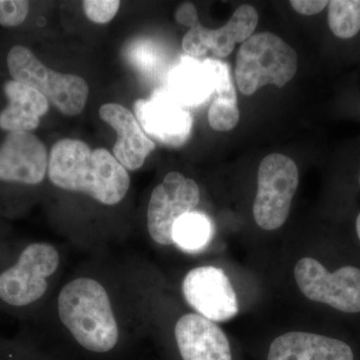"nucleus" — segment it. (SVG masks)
<instances>
[{"mask_svg": "<svg viewBox=\"0 0 360 360\" xmlns=\"http://www.w3.org/2000/svg\"><path fill=\"white\" fill-rule=\"evenodd\" d=\"M8 78L33 87L61 113L80 115L89 98V85L82 77L59 73L44 65L25 44H13L4 52Z\"/></svg>", "mask_w": 360, "mask_h": 360, "instance_id": "7ed1b4c3", "label": "nucleus"}, {"mask_svg": "<svg viewBox=\"0 0 360 360\" xmlns=\"http://www.w3.org/2000/svg\"><path fill=\"white\" fill-rule=\"evenodd\" d=\"M85 15L90 21L105 25L115 18L120 7L118 0H85L82 2Z\"/></svg>", "mask_w": 360, "mask_h": 360, "instance_id": "4be33fe9", "label": "nucleus"}, {"mask_svg": "<svg viewBox=\"0 0 360 360\" xmlns=\"http://www.w3.org/2000/svg\"><path fill=\"white\" fill-rule=\"evenodd\" d=\"M27 0H0V26L8 30L25 25L30 13Z\"/></svg>", "mask_w": 360, "mask_h": 360, "instance_id": "412c9836", "label": "nucleus"}, {"mask_svg": "<svg viewBox=\"0 0 360 360\" xmlns=\"http://www.w3.org/2000/svg\"><path fill=\"white\" fill-rule=\"evenodd\" d=\"M205 60L214 75L217 94L208 110V122L215 131H229L238 124L240 118L231 70L226 63L219 59L206 58Z\"/></svg>", "mask_w": 360, "mask_h": 360, "instance_id": "a211bd4d", "label": "nucleus"}, {"mask_svg": "<svg viewBox=\"0 0 360 360\" xmlns=\"http://www.w3.org/2000/svg\"><path fill=\"white\" fill-rule=\"evenodd\" d=\"M59 319L85 349L110 352L120 338L110 296L98 281L79 277L66 284L58 296Z\"/></svg>", "mask_w": 360, "mask_h": 360, "instance_id": "f03ea898", "label": "nucleus"}, {"mask_svg": "<svg viewBox=\"0 0 360 360\" xmlns=\"http://www.w3.org/2000/svg\"><path fill=\"white\" fill-rule=\"evenodd\" d=\"M297 70V53L276 34L257 33L241 44L234 77L241 94L252 96L266 84L283 87Z\"/></svg>", "mask_w": 360, "mask_h": 360, "instance_id": "20e7f679", "label": "nucleus"}, {"mask_svg": "<svg viewBox=\"0 0 360 360\" xmlns=\"http://www.w3.org/2000/svg\"><path fill=\"white\" fill-rule=\"evenodd\" d=\"M175 340L184 360H232L231 345L217 323L187 314L175 324Z\"/></svg>", "mask_w": 360, "mask_h": 360, "instance_id": "ddd939ff", "label": "nucleus"}, {"mask_svg": "<svg viewBox=\"0 0 360 360\" xmlns=\"http://www.w3.org/2000/svg\"><path fill=\"white\" fill-rule=\"evenodd\" d=\"M59 262L58 251L51 243L25 245L11 264L0 269V303L8 309H25L39 302Z\"/></svg>", "mask_w": 360, "mask_h": 360, "instance_id": "39448f33", "label": "nucleus"}, {"mask_svg": "<svg viewBox=\"0 0 360 360\" xmlns=\"http://www.w3.org/2000/svg\"><path fill=\"white\" fill-rule=\"evenodd\" d=\"M49 155L33 132H6L0 141V189L28 188L44 182Z\"/></svg>", "mask_w": 360, "mask_h": 360, "instance_id": "9d476101", "label": "nucleus"}, {"mask_svg": "<svg viewBox=\"0 0 360 360\" xmlns=\"http://www.w3.org/2000/svg\"><path fill=\"white\" fill-rule=\"evenodd\" d=\"M300 182L297 165L290 156H265L257 172L253 217L260 229L276 231L285 224Z\"/></svg>", "mask_w": 360, "mask_h": 360, "instance_id": "0eeeda50", "label": "nucleus"}, {"mask_svg": "<svg viewBox=\"0 0 360 360\" xmlns=\"http://www.w3.org/2000/svg\"><path fill=\"white\" fill-rule=\"evenodd\" d=\"M295 276L300 291L309 300L326 303L347 314L360 312V269L343 266L335 272L311 257L302 258L295 265Z\"/></svg>", "mask_w": 360, "mask_h": 360, "instance_id": "6e6552de", "label": "nucleus"}, {"mask_svg": "<svg viewBox=\"0 0 360 360\" xmlns=\"http://www.w3.org/2000/svg\"><path fill=\"white\" fill-rule=\"evenodd\" d=\"M101 120L112 127L117 139L112 153L116 160L129 170L139 169L155 148L131 111L117 103H106L99 110Z\"/></svg>", "mask_w": 360, "mask_h": 360, "instance_id": "4468645a", "label": "nucleus"}, {"mask_svg": "<svg viewBox=\"0 0 360 360\" xmlns=\"http://www.w3.org/2000/svg\"><path fill=\"white\" fill-rule=\"evenodd\" d=\"M134 113L149 139L165 146H182L193 131L191 112L167 89H156L149 98L139 99L134 103Z\"/></svg>", "mask_w": 360, "mask_h": 360, "instance_id": "f8f14e48", "label": "nucleus"}, {"mask_svg": "<svg viewBox=\"0 0 360 360\" xmlns=\"http://www.w3.org/2000/svg\"><path fill=\"white\" fill-rule=\"evenodd\" d=\"M174 18L177 23L189 27L182 39V49L194 58L205 56L208 51L215 58H227L236 44L250 39L258 23L257 9L248 4L239 6L229 22L219 30H208L201 25L198 11L191 2L180 4Z\"/></svg>", "mask_w": 360, "mask_h": 360, "instance_id": "423d86ee", "label": "nucleus"}, {"mask_svg": "<svg viewBox=\"0 0 360 360\" xmlns=\"http://www.w3.org/2000/svg\"><path fill=\"white\" fill-rule=\"evenodd\" d=\"M200 201V191L193 179L172 172L155 187L148 208L149 236L158 245H174L177 220L193 212Z\"/></svg>", "mask_w": 360, "mask_h": 360, "instance_id": "1a4fd4ad", "label": "nucleus"}, {"mask_svg": "<svg viewBox=\"0 0 360 360\" xmlns=\"http://www.w3.org/2000/svg\"><path fill=\"white\" fill-rule=\"evenodd\" d=\"M359 184H360V175H359Z\"/></svg>", "mask_w": 360, "mask_h": 360, "instance_id": "393cba45", "label": "nucleus"}, {"mask_svg": "<svg viewBox=\"0 0 360 360\" xmlns=\"http://www.w3.org/2000/svg\"><path fill=\"white\" fill-rule=\"evenodd\" d=\"M6 104L0 110V130L32 132L49 110V101L33 87L7 78L1 84Z\"/></svg>", "mask_w": 360, "mask_h": 360, "instance_id": "2eb2a0df", "label": "nucleus"}, {"mask_svg": "<svg viewBox=\"0 0 360 360\" xmlns=\"http://www.w3.org/2000/svg\"><path fill=\"white\" fill-rule=\"evenodd\" d=\"M356 232H357V236H359V238L360 240V213H359V217H357V219H356Z\"/></svg>", "mask_w": 360, "mask_h": 360, "instance_id": "b1692460", "label": "nucleus"}, {"mask_svg": "<svg viewBox=\"0 0 360 360\" xmlns=\"http://www.w3.org/2000/svg\"><path fill=\"white\" fill-rule=\"evenodd\" d=\"M187 303L213 322L231 321L238 314V300L229 276L221 269L200 266L187 272L182 283Z\"/></svg>", "mask_w": 360, "mask_h": 360, "instance_id": "9b49d317", "label": "nucleus"}, {"mask_svg": "<svg viewBox=\"0 0 360 360\" xmlns=\"http://www.w3.org/2000/svg\"><path fill=\"white\" fill-rule=\"evenodd\" d=\"M167 91L184 108L198 106L215 90L214 75L206 60L184 56L167 77Z\"/></svg>", "mask_w": 360, "mask_h": 360, "instance_id": "f3484780", "label": "nucleus"}, {"mask_svg": "<svg viewBox=\"0 0 360 360\" xmlns=\"http://www.w3.org/2000/svg\"><path fill=\"white\" fill-rule=\"evenodd\" d=\"M267 360H354V356L343 341L292 331L272 341Z\"/></svg>", "mask_w": 360, "mask_h": 360, "instance_id": "dca6fc26", "label": "nucleus"}, {"mask_svg": "<svg viewBox=\"0 0 360 360\" xmlns=\"http://www.w3.org/2000/svg\"><path fill=\"white\" fill-rule=\"evenodd\" d=\"M212 236V222L200 212L187 213L174 225V245L184 250H200L207 245Z\"/></svg>", "mask_w": 360, "mask_h": 360, "instance_id": "6ab92c4d", "label": "nucleus"}, {"mask_svg": "<svg viewBox=\"0 0 360 360\" xmlns=\"http://www.w3.org/2000/svg\"><path fill=\"white\" fill-rule=\"evenodd\" d=\"M47 174L63 191L87 194L104 205H115L125 198L130 177L110 150L91 149L79 139H63L52 146Z\"/></svg>", "mask_w": 360, "mask_h": 360, "instance_id": "f257e3e1", "label": "nucleus"}, {"mask_svg": "<svg viewBox=\"0 0 360 360\" xmlns=\"http://www.w3.org/2000/svg\"><path fill=\"white\" fill-rule=\"evenodd\" d=\"M329 1L322 0H291L290 4L296 13L302 15H314L323 11Z\"/></svg>", "mask_w": 360, "mask_h": 360, "instance_id": "5701e85b", "label": "nucleus"}, {"mask_svg": "<svg viewBox=\"0 0 360 360\" xmlns=\"http://www.w3.org/2000/svg\"><path fill=\"white\" fill-rule=\"evenodd\" d=\"M328 25L338 39H349L360 32V0L328 2Z\"/></svg>", "mask_w": 360, "mask_h": 360, "instance_id": "aec40b11", "label": "nucleus"}]
</instances>
